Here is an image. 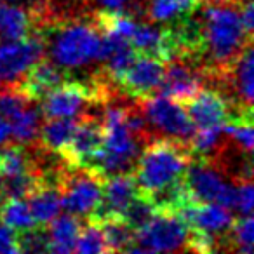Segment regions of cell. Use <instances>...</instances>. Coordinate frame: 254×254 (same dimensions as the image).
I'll return each instance as SVG.
<instances>
[{"instance_id": "1", "label": "cell", "mask_w": 254, "mask_h": 254, "mask_svg": "<svg viewBox=\"0 0 254 254\" xmlns=\"http://www.w3.org/2000/svg\"><path fill=\"white\" fill-rule=\"evenodd\" d=\"M253 42L240 21L233 0H214L198 19V53L205 58L209 71H221Z\"/></svg>"}, {"instance_id": "2", "label": "cell", "mask_w": 254, "mask_h": 254, "mask_svg": "<svg viewBox=\"0 0 254 254\" xmlns=\"http://www.w3.org/2000/svg\"><path fill=\"white\" fill-rule=\"evenodd\" d=\"M191 160L190 146L173 139H157L148 143L136 162V185L139 193L150 195L180 183Z\"/></svg>"}, {"instance_id": "3", "label": "cell", "mask_w": 254, "mask_h": 254, "mask_svg": "<svg viewBox=\"0 0 254 254\" xmlns=\"http://www.w3.org/2000/svg\"><path fill=\"white\" fill-rule=\"evenodd\" d=\"M105 143L92 169L103 176L129 174L134 171L138 157L141 153V143L126 122V108L110 106L103 117Z\"/></svg>"}, {"instance_id": "4", "label": "cell", "mask_w": 254, "mask_h": 254, "mask_svg": "<svg viewBox=\"0 0 254 254\" xmlns=\"http://www.w3.org/2000/svg\"><path fill=\"white\" fill-rule=\"evenodd\" d=\"M101 51V32L87 23H70L51 33L47 40V53L56 66L61 70L87 66L99 60Z\"/></svg>"}, {"instance_id": "5", "label": "cell", "mask_w": 254, "mask_h": 254, "mask_svg": "<svg viewBox=\"0 0 254 254\" xmlns=\"http://www.w3.org/2000/svg\"><path fill=\"white\" fill-rule=\"evenodd\" d=\"M190 228L174 212L155 211L148 223L138 232L127 253H173L188 249Z\"/></svg>"}, {"instance_id": "6", "label": "cell", "mask_w": 254, "mask_h": 254, "mask_svg": "<svg viewBox=\"0 0 254 254\" xmlns=\"http://www.w3.org/2000/svg\"><path fill=\"white\" fill-rule=\"evenodd\" d=\"M139 101L141 103L138 106L152 131H155L162 138L190 146L195 134V126L180 101L162 94L157 98H153L152 94L145 96L139 98Z\"/></svg>"}, {"instance_id": "7", "label": "cell", "mask_w": 254, "mask_h": 254, "mask_svg": "<svg viewBox=\"0 0 254 254\" xmlns=\"http://www.w3.org/2000/svg\"><path fill=\"white\" fill-rule=\"evenodd\" d=\"M183 183L195 202H216L226 209H235L237 187L209 159L190 160L185 171Z\"/></svg>"}, {"instance_id": "8", "label": "cell", "mask_w": 254, "mask_h": 254, "mask_svg": "<svg viewBox=\"0 0 254 254\" xmlns=\"http://www.w3.org/2000/svg\"><path fill=\"white\" fill-rule=\"evenodd\" d=\"M105 176L92 167H71V171L60 180L61 205L68 214L92 216L101 202Z\"/></svg>"}, {"instance_id": "9", "label": "cell", "mask_w": 254, "mask_h": 254, "mask_svg": "<svg viewBox=\"0 0 254 254\" xmlns=\"http://www.w3.org/2000/svg\"><path fill=\"white\" fill-rule=\"evenodd\" d=\"M103 87L99 82L94 84H82V82H61L51 89L40 101H42L44 115L51 117H70L75 119L87 108L91 103L103 101Z\"/></svg>"}, {"instance_id": "10", "label": "cell", "mask_w": 254, "mask_h": 254, "mask_svg": "<svg viewBox=\"0 0 254 254\" xmlns=\"http://www.w3.org/2000/svg\"><path fill=\"white\" fill-rule=\"evenodd\" d=\"M46 53V40L32 35L19 40H7L0 44V82L16 85L26 71L42 60Z\"/></svg>"}, {"instance_id": "11", "label": "cell", "mask_w": 254, "mask_h": 254, "mask_svg": "<svg viewBox=\"0 0 254 254\" xmlns=\"http://www.w3.org/2000/svg\"><path fill=\"white\" fill-rule=\"evenodd\" d=\"M105 143L103 122L92 115L82 117L77 122L73 136L61 155L68 160L70 167H94Z\"/></svg>"}, {"instance_id": "12", "label": "cell", "mask_w": 254, "mask_h": 254, "mask_svg": "<svg viewBox=\"0 0 254 254\" xmlns=\"http://www.w3.org/2000/svg\"><path fill=\"white\" fill-rule=\"evenodd\" d=\"M166 63L153 56L139 54L132 60V63L124 70V73L117 78V84L134 98H145L159 89L164 77Z\"/></svg>"}, {"instance_id": "13", "label": "cell", "mask_w": 254, "mask_h": 254, "mask_svg": "<svg viewBox=\"0 0 254 254\" xmlns=\"http://www.w3.org/2000/svg\"><path fill=\"white\" fill-rule=\"evenodd\" d=\"M204 73L185 58H173L164 66V77L159 85L162 96L185 103L202 89Z\"/></svg>"}, {"instance_id": "14", "label": "cell", "mask_w": 254, "mask_h": 254, "mask_svg": "<svg viewBox=\"0 0 254 254\" xmlns=\"http://www.w3.org/2000/svg\"><path fill=\"white\" fill-rule=\"evenodd\" d=\"M181 105L185 106L195 129H223V126L232 119L228 101L218 91L211 89H200Z\"/></svg>"}, {"instance_id": "15", "label": "cell", "mask_w": 254, "mask_h": 254, "mask_svg": "<svg viewBox=\"0 0 254 254\" xmlns=\"http://www.w3.org/2000/svg\"><path fill=\"white\" fill-rule=\"evenodd\" d=\"M139 193L136 180L131 173L129 174H115L106 176L103 183V195L96 212L91 219L101 221L106 218H122L124 211L131 200Z\"/></svg>"}, {"instance_id": "16", "label": "cell", "mask_w": 254, "mask_h": 254, "mask_svg": "<svg viewBox=\"0 0 254 254\" xmlns=\"http://www.w3.org/2000/svg\"><path fill=\"white\" fill-rule=\"evenodd\" d=\"M26 198H28L26 204H28L30 212L35 219V225L40 226H46L63 209L60 181L49 183L46 178H40L35 187L30 190V193L26 195Z\"/></svg>"}, {"instance_id": "17", "label": "cell", "mask_w": 254, "mask_h": 254, "mask_svg": "<svg viewBox=\"0 0 254 254\" xmlns=\"http://www.w3.org/2000/svg\"><path fill=\"white\" fill-rule=\"evenodd\" d=\"M63 82V70L53 61H37L26 75L18 82V87L28 96L30 99L37 101L42 99L51 89Z\"/></svg>"}, {"instance_id": "18", "label": "cell", "mask_w": 254, "mask_h": 254, "mask_svg": "<svg viewBox=\"0 0 254 254\" xmlns=\"http://www.w3.org/2000/svg\"><path fill=\"white\" fill-rule=\"evenodd\" d=\"M225 71H228V84L235 89L240 106L253 110V42L240 51Z\"/></svg>"}, {"instance_id": "19", "label": "cell", "mask_w": 254, "mask_h": 254, "mask_svg": "<svg viewBox=\"0 0 254 254\" xmlns=\"http://www.w3.org/2000/svg\"><path fill=\"white\" fill-rule=\"evenodd\" d=\"M47 253L68 254L75 253L80 221L73 214L56 216L47 223Z\"/></svg>"}, {"instance_id": "20", "label": "cell", "mask_w": 254, "mask_h": 254, "mask_svg": "<svg viewBox=\"0 0 254 254\" xmlns=\"http://www.w3.org/2000/svg\"><path fill=\"white\" fill-rule=\"evenodd\" d=\"M42 110L40 106L32 105V101L21 108L18 113L9 119L11 124V139L16 145H28L39 138L40 126H42Z\"/></svg>"}, {"instance_id": "21", "label": "cell", "mask_w": 254, "mask_h": 254, "mask_svg": "<svg viewBox=\"0 0 254 254\" xmlns=\"http://www.w3.org/2000/svg\"><path fill=\"white\" fill-rule=\"evenodd\" d=\"M200 0H146L148 18L155 23H174L195 14Z\"/></svg>"}, {"instance_id": "22", "label": "cell", "mask_w": 254, "mask_h": 254, "mask_svg": "<svg viewBox=\"0 0 254 254\" xmlns=\"http://www.w3.org/2000/svg\"><path fill=\"white\" fill-rule=\"evenodd\" d=\"M77 120L70 117H51L44 126H40V141L44 148L51 152L63 153L73 136Z\"/></svg>"}, {"instance_id": "23", "label": "cell", "mask_w": 254, "mask_h": 254, "mask_svg": "<svg viewBox=\"0 0 254 254\" xmlns=\"http://www.w3.org/2000/svg\"><path fill=\"white\" fill-rule=\"evenodd\" d=\"M32 32V16L21 7L4 4L0 0V40H19Z\"/></svg>"}, {"instance_id": "24", "label": "cell", "mask_w": 254, "mask_h": 254, "mask_svg": "<svg viewBox=\"0 0 254 254\" xmlns=\"http://www.w3.org/2000/svg\"><path fill=\"white\" fill-rule=\"evenodd\" d=\"M7 200L0 205V219L5 226L14 230L16 233H21L25 230H30L35 226L30 207L26 202H23L18 197H5Z\"/></svg>"}, {"instance_id": "25", "label": "cell", "mask_w": 254, "mask_h": 254, "mask_svg": "<svg viewBox=\"0 0 254 254\" xmlns=\"http://www.w3.org/2000/svg\"><path fill=\"white\" fill-rule=\"evenodd\" d=\"M103 230V235L106 240L108 253H119V251L129 249V246L134 240V230L127 225L122 218H106L99 221Z\"/></svg>"}, {"instance_id": "26", "label": "cell", "mask_w": 254, "mask_h": 254, "mask_svg": "<svg viewBox=\"0 0 254 254\" xmlns=\"http://www.w3.org/2000/svg\"><path fill=\"white\" fill-rule=\"evenodd\" d=\"M33 169L32 160L28 159L26 152L21 145H9L0 148V176L2 180L23 174L26 171Z\"/></svg>"}, {"instance_id": "27", "label": "cell", "mask_w": 254, "mask_h": 254, "mask_svg": "<svg viewBox=\"0 0 254 254\" xmlns=\"http://www.w3.org/2000/svg\"><path fill=\"white\" fill-rule=\"evenodd\" d=\"M75 253H82V254L108 253V247H106V240H105V235H103L99 221L89 219L87 225H85L84 228H80L77 246H75Z\"/></svg>"}, {"instance_id": "28", "label": "cell", "mask_w": 254, "mask_h": 254, "mask_svg": "<svg viewBox=\"0 0 254 254\" xmlns=\"http://www.w3.org/2000/svg\"><path fill=\"white\" fill-rule=\"evenodd\" d=\"M155 205L152 204L148 197H145L143 193H138L131 200V204L127 205V209L124 211L122 219L131 226L134 232H138L139 228L146 225L152 219V216L155 214Z\"/></svg>"}, {"instance_id": "29", "label": "cell", "mask_w": 254, "mask_h": 254, "mask_svg": "<svg viewBox=\"0 0 254 254\" xmlns=\"http://www.w3.org/2000/svg\"><path fill=\"white\" fill-rule=\"evenodd\" d=\"M230 242H233L237 253L251 254L254 242V221L253 214H244L240 219L233 221L232 232H230Z\"/></svg>"}, {"instance_id": "30", "label": "cell", "mask_w": 254, "mask_h": 254, "mask_svg": "<svg viewBox=\"0 0 254 254\" xmlns=\"http://www.w3.org/2000/svg\"><path fill=\"white\" fill-rule=\"evenodd\" d=\"M30 99L21 89L16 85H11L5 91H0V115L5 117V119H11L14 113H18L21 108H25L28 105Z\"/></svg>"}, {"instance_id": "31", "label": "cell", "mask_w": 254, "mask_h": 254, "mask_svg": "<svg viewBox=\"0 0 254 254\" xmlns=\"http://www.w3.org/2000/svg\"><path fill=\"white\" fill-rule=\"evenodd\" d=\"M253 181L251 180H239L235 191V211L240 214H253Z\"/></svg>"}, {"instance_id": "32", "label": "cell", "mask_w": 254, "mask_h": 254, "mask_svg": "<svg viewBox=\"0 0 254 254\" xmlns=\"http://www.w3.org/2000/svg\"><path fill=\"white\" fill-rule=\"evenodd\" d=\"M21 253L18 242V233L9 226L0 225V254H16Z\"/></svg>"}, {"instance_id": "33", "label": "cell", "mask_w": 254, "mask_h": 254, "mask_svg": "<svg viewBox=\"0 0 254 254\" xmlns=\"http://www.w3.org/2000/svg\"><path fill=\"white\" fill-rule=\"evenodd\" d=\"M239 14H240V21H242L244 28L249 35H253L254 30V11H253V0L249 2H244L239 5Z\"/></svg>"}, {"instance_id": "34", "label": "cell", "mask_w": 254, "mask_h": 254, "mask_svg": "<svg viewBox=\"0 0 254 254\" xmlns=\"http://www.w3.org/2000/svg\"><path fill=\"white\" fill-rule=\"evenodd\" d=\"M127 2L129 0H98V4L108 12H120L126 7Z\"/></svg>"}, {"instance_id": "35", "label": "cell", "mask_w": 254, "mask_h": 254, "mask_svg": "<svg viewBox=\"0 0 254 254\" xmlns=\"http://www.w3.org/2000/svg\"><path fill=\"white\" fill-rule=\"evenodd\" d=\"M9 139H11V124L9 119L0 115V148L7 145Z\"/></svg>"}, {"instance_id": "36", "label": "cell", "mask_w": 254, "mask_h": 254, "mask_svg": "<svg viewBox=\"0 0 254 254\" xmlns=\"http://www.w3.org/2000/svg\"><path fill=\"white\" fill-rule=\"evenodd\" d=\"M2 2H21V0H2Z\"/></svg>"}, {"instance_id": "37", "label": "cell", "mask_w": 254, "mask_h": 254, "mask_svg": "<svg viewBox=\"0 0 254 254\" xmlns=\"http://www.w3.org/2000/svg\"><path fill=\"white\" fill-rule=\"evenodd\" d=\"M0 193H2V176H0Z\"/></svg>"}, {"instance_id": "38", "label": "cell", "mask_w": 254, "mask_h": 254, "mask_svg": "<svg viewBox=\"0 0 254 254\" xmlns=\"http://www.w3.org/2000/svg\"><path fill=\"white\" fill-rule=\"evenodd\" d=\"M0 205H2V204H0Z\"/></svg>"}]
</instances>
